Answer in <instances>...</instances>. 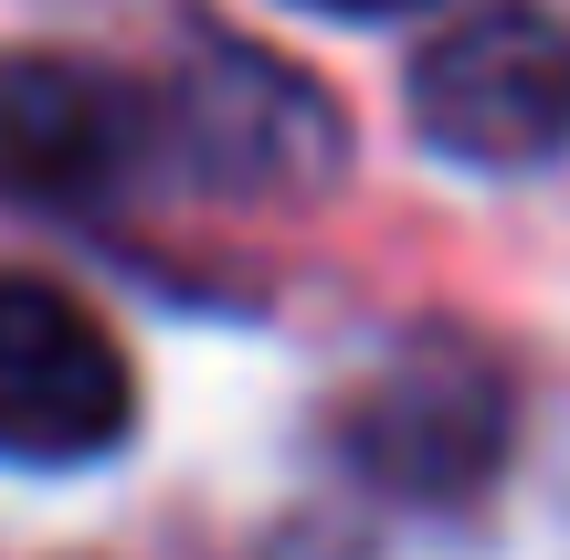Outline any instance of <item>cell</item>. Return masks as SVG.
<instances>
[{
  "label": "cell",
  "mask_w": 570,
  "mask_h": 560,
  "mask_svg": "<svg viewBox=\"0 0 570 560\" xmlns=\"http://www.w3.org/2000/svg\"><path fill=\"white\" fill-rule=\"evenodd\" d=\"M148 138L223 202H317L348 169V117L306 63L244 32H180V63L148 96Z\"/></svg>",
  "instance_id": "1"
},
{
  "label": "cell",
  "mask_w": 570,
  "mask_h": 560,
  "mask_svg": "<svg viewBox=\"0 0 570 560\" xmlns=\"http://www.w3.org/2000/svg\"><path fill=\"white\" fill-rule=\"evenodd\" d=\"M412 127L465 169H550L570 148V21L539 0H475L412 53Z\"/></svg>",
  "instance_id": "2"
},
{
  "label": "cell",
  "mask_w": 570,
  "mask_h": 560,
  "mask_svg": "<svg viewBox=\"0 0 570 560\" xmlns=\"http://www.w3.org/2000/svg\"><path fill=\"white\" fill-rule=\"evenodd\" d=\"M138 434V371L117 328L53 275L0 265V465H96Z\"/></svg>",
  "instance_id": "3"
},
{
  "label": "cell",
  "mask_w": 570,
  "mask_h": 560,
  "mask_svg": "<svg viewBox=\"0 0 570 560\" xmlns=\"http://www.w3.org/2000/svg\"><path fill=\"white\" fill-rule=\"evenodd\" d=\"M338 465L412 508L475 498L508 465V381L475 360H402L338 402Z\"/></svg>",
  "instance_id": "4"
},
{
  "label": "cell",
  "mask_w": 570,
  "mask_h": 560,
  "mask_svg": "<svg viewBox=\"0 0 570 560\" xmlns=\"http://www.w3.org/2000/svg\"><path fill=\"white\" fill-rule=\"evenodd\" d=\"M148 106L75 53H0V202L75 212L138 169Z\"/></svg>",
  "instance_id": "5"
},
{
  "label": "cell",
  "mask_w": 570,
  "mask_h": 560,
  "mask_svg": "<svg viewBox=\"0 0 570 560\" xmlns=\"http://www.w3.org/2000/svg\"><path fill=\"white\" fill-rule=\"evenodd\" d=\"M306 11H338V21H381V11H412V0H306Z\"/></svg>",
  "instance_id": "6"
}]
</instances>
